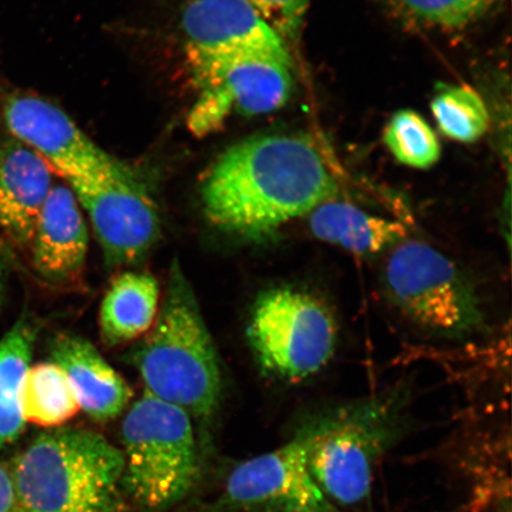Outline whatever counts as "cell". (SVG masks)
I'll list each match as a JSON object with an SVG mask.
<instances>
[{
	"label": "cell",
	"instance_id": "cell-1",
	"mask_svg": "<svg viewBox=\"0 0 512 512\" xmlns=\"http://www.w3.org/2000/svg\"><path fill=\"white\" fill-rule=\"evenodd\" d=\"M338 184L306 139L284 134L230 146L204 176V214L221 232L261 241L334 200Z\"/></svg>",
	"mask_w": 512,
	"mask_h": 512
},
{
	"label": "cell",
	"instance_id": "cell-15",
	"mask_svg": "<svg viewBox=\"0 0 512 512\" xmlns=\"http://www.w3.org/2000/svg\"><path fill=\"white\" fill-rule=\"evenodd\" d=\"M53 362L67 375L80 409L96 422L111 421L123 413L132 389L85 338L61 335L51 348Z\"/></svg>",
	"mask_w": 512,
	"mask_h": 512
},
{
	"label": "cell",
	"instance_id": "cell-4",
	"mask_svg": "<svg viewBox=\"0 0 512 512\" xmlns=\"http://www.w3.org/2000/svg\"><path fill=\"white\" fill-rule=\"evenodd\" d=\"M152 332L134 356L145 392L207 419L219 407V357L181 266L171 267L168 291Z\"/></svg>",
	"mask_w": 512,
	"mask_h": 512
},
{
	"label": "cell",
	"instance_id": "cell-12",
	"mask_svg": "<svg viewBox=\"0 0 512 512\" xmlns=\"http://www.w3.org/2000/svg\"><path fill=\"white\" fill-rule=\"evenodd\" d=\"M3 115L12 136L67 182L99 174L118 162L60 107L38 96H11L4 104Z\"/></svg>",
	"mask_w": 512,
	"mask_h": 512
},
{
	"label": "cell",
	"instance_id": "cell-8",
	"mask_svg": "<svg viewBox=\"0 0 512 512\" xmlns=\"http://www.w3.org/2000/svg\"><path fill=\"white\" fill-rule=\"evenodd\" d=\"M91 220L108 266L142 260L160 235L155 200L119 160L110 169L68 182Z\"/></svg>",
	"mask_w": 512,
	"mask_h": 512
},
{
	"label": "cell",
	"instance_id": "cell-24",
	"mask_svg": "<svg viewBox=\"0 0 512 512\" xmlns=\"http://www.w3.org/2000/svg\"><path fill=\"white\" fill-rule=\"evenodd\" d=\"M0 512H23L19 505L9 466L0 464Z\"/></svg>",
	"mask_w": 512,
	"mask_h": 512
},
{
	"label": "cell",
	"instance_id": "cell-19",
	"mask_svg": "<svg viewBox=\"0 0 512 512\" xmlns=\"http://www.w3.org/2000/svg\"><path fill=\"white\" fill-rule=\"evenodd\" d=\"M80 405L72 384L54 362L30 367L22 388V412L25 422L57 428L73 419Z\"/></svg>",
	"mask_w": 512,
	"mask_h": 512
},
{
	"label": "cell",
	"instance_id": "cell-21",
	"mask_svg": "<svg viewBox=\"0 0 512 512\" xmlns=\"http://www.w3.org/2000/svg\"><path fill=\"white\" fill-rule=\"evenodd\" d=\"M384 143L398 162L413 169H430L438 162L441 147L430 124L419 113H395L384 130Z\"/></svg>",
	"mask_w": 512,
	"mask_h": 512
},
{
	"label": "cell",
	"instance_id": "cell-14",
	"mask_svg": "<svg viewBox=\"0 0 512 512\" xmlns=\"http://www.w3.org/2000/svg\"><path fill=\"white\" fill-rule=\"evenodd\" d=\"M88 228L74 192L51 188L32 238V259L38 273L53 283L79 277L88 251Z\"/></svg>",
	"mask_w": 512,
	"mask_h": 512
},
{
	"label": "cell",
	"instance_id": "cell-11",
	"mask_svg": "<svg viewBox=\"0 0 512 512\" xmlns=\"http://www.w3.org/2000/svg\"><path fill=\"white\" fill-rule=\"evenodd\" d=\"M182 27L190 63L252 57L292 63L283 37L248 0H190Z\"/></svg>",
	"mask_w": 512,
	"mask_h": 512
},
{
	"label": "cell",
	"instance_id": "cell-22",
	"mask_svg": "<svg viewBox=\"0 0 512 512\" xmlns=\"http://www.w3.org/2000/svg\"><path fill=\"white\" fill-rule=\"evenodd\" d=\"M407 15L446 29L466 27L494 8L497 0H393Z\"/></svg>",
	"mask_w": 512,
	"mask_h": 512
},
{
	"label": "cell",
	"instance_id": "cell-9",
	"mask_svg": "<svg viewBox=\"0 0 512 512\" xmlns=\"http://www.w3.org/2000/svg\"><path fill=\"white\" fill-rule=\"evenodd\" d=\"M292 63L252 57L190 63L198 88L187 124L197 137L219 130L232 114H268L292 94Z\"/></svg>",
	"mask_w": 512,
	"mask_h": 512
},
{
	"label": "cell",
	"instance_id": "cell-5",
	"mask_svg": "<svg viewBox=\"0 0 512 512\" xmlns=\"http://www.w3.org/2000/svg\"><path fill=\"white\" fill-rule=\"evenodd\" d=\"M123 488L146 510L172 507L187 496L198 473L191 416L146 393L127 412L121 428Z\"/></svg>",
	"mask_w": 512,
	"mask_h": 512
},
{
	"label": "cell",
	"instance_id": "cell-3",
	"mask_svg": "<svg viewBox=\"0 0 512 512\" xmlns=\"http://www.w3.org/2000/svg\"><path fill=\"white\" fill-rule=\"evenodd\" d=\"M407 396L390 389L304 420L307 465L319 488L343 511L369 502L377 465L405 427Z\"/></svg>",
	"mask_w": 512,
	"mask_h": 512
},
{
	"label": "cell",
	"instance_id": "cell-7",
	"mask_svg": "<svg viewBox=\"0 0 512 512\" xmlns=\"http://www.w3.org/2000/svg\"><path fill=\"white\" fill-rule=\"evenodd\" d=\"M247 335L267 374L298 383L328 366L337 348L338 324L330 307L315 294L278 286L255 300Z\"/></svg>",
	"mask_w": 512,
	"mask_h": 512
},
{
	"label": "cell",
	"instance_id": "cell-23",
	"mask_svg": "<svg viewBox=\"0 0 512 512\" xmlns=\"http://www.w3.org/2000/svg\"><path fill=\"white\" fill-rule=\"evenodd\" d=\"M281 37H292L302 24L311 0H248Z\"/></svg>",
	"mask_w": 512,
	"mask_h": 512
},
{
	"label": "cell",
	"instance_id": "cell-13",
	"mask_svg": "<svg viewBox=\"0 0 512 512\" xmlns=\"http://www.w3.org/2000/svg\"><path fill=\"white\" fill-rule=\"evenodd\" d=\"M53 188L50 166L15 138L0 139V229L18 245L34 238Z\"/></svg>",
	"mask_w": 512,
	"mask_h": 512
},
{
	"label": "cell",
	"instance_id": "cell-20",
	"mask_svg": "<svg viewBox=\"0 0 512 512\" xmlns=\"http://www.w3.org/2000/svg\"><path fill=\"white\" fill-rule=\"evenodd\" d=\"M431 110L440 131L460 143L476 142L490 125L488 107L470 87L445 88L435 95Z\"/></svg>",
	"mask_w": 512,
	"mask_h": 512
},
{
	"label": "cell",
	"instance_id": "cell-16",
	"mask_svg": "<svg viewBox=\"0 0 512 512\" xmlns=\"http://www.w3.org/2000/svg\"><path fill=\"white\" fill-rule=\"evenodd\" d=\"M307 216L315 238L354 255L388 252L407 239V229L401 222L370 214L335 198L320 204Z\"/></svg>",
	"mask_w": 512,
	"mask_h": 512
},
{
	"label": "cell",
	"instance_id": "cell-18",
	"mask_svg": "<svg viewBox=\"0 0 512 512\" xmlns=\"http://www.w3.org/2000/svg\"><path fill=\"white\" fill-rule=\"evenodd\" d=\"M34 342L35 330L25 320L0 341V451L15 443L25 428L22 388Z\"/></svg>",
	"mask_w": 512,
	"mask_h": 512
},
{
	"label": "cell",
	"instance_id": "cell-25",
	"mask_svg": "<svg viewBox=\"0 0 512 512\" xmlns=\"http://www.w3.org/2000/svg\"><path fill=\"white\" fill-rule=\"evenodd\" d=\"M6 275V258L2 245H0V298H2Z\"/></svg>",
	"mask_w": 512,
	"mask_h": 512
},
{
	"label": "cell",
	"instance_id": "cell-10",
	"mask_svg": "<svg viewBox=\"0 0 512 512\" xmlns=\"http://www.w3.org/2000/svg\"><path fill=\"white\" fill-rule=\"evenodd\" d=\"M213 512H345L319 488L297 428L286 444L234 467Z\"/></svg>",
	"mask_w": 512,
	"mask_h": 512
},
{
	"label": "cell",
	"instance_id": "cell-6",
	"mask_svg": "<svg viewBox=\"0 0 512 512\" xmlns=\"http://www.w3.org/2000/svg\"><path fill=\"white\" fill-rule=\"evenodd\" d=\"M390 302L420 329L444 338H465L486 325L482 299L456 261L419 240L390 249L383 267Z\"/></svg>",
	"mask_w": 512,
	"mask_h": 512
},
{
	"label": "cell",
	"instance_id": "cell-2",
	"mask_svg": "<svg viewBox=\"0 0 512 512\" xmlns=\"http://www.w3.org/2000/svg\"><path fill=\"white\" fill-rule=\"evenodd\" d=\"M23 512H123V451L83 428L43 432L9 465Z\"/></svg>",
	"mask_w": 512,
	"mask_h": 512
},
{
	"label": "cell",
	"instance_id": "cell-17",
	"mask_svg": "<svg viewBox=\"0 0 512 512\" xmlns=\"http://www.w3.org/2000/svg\"><path fill=\"white\" fill-rule=\"evenodd\" d=\"M159 285L153 275L125 272L113 280L100 309V335L110 347L134 341L156 323Z\"/></svg>",
	"mask_w": 512,
	"mask_h": 512
}]
</instances>
